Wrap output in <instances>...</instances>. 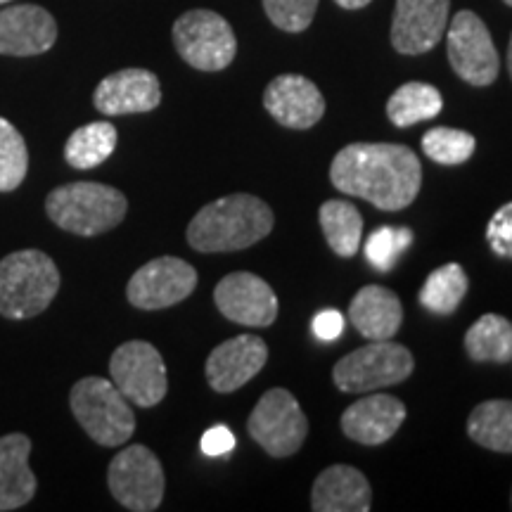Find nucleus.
Masks as SVG:
<instances>
[{
	"label": "nucleus",
	"instance_id": "nucleus-32",
	"mask_svg": "<svg viewBox=\"0 0 512 512\" xmlns=\"http://www.w3.org/2000/svg\"><path fill=\"white\" fill-rule=\"evenodd\" d=\"M264 10L275 27L299 34L311 27L318 0H264Z\"/></svg>",
	"mask_w": 512,
	"mask_h": 512
},
{
	"label": "nucleus",
	"instance_id": "nucleus-20",
	"mask_svg": "<svg viewBox=\"0 0 512 512\" xmlns=\"http://www.w3.org/2000/svg\"><path fill=\"white\" fill-rule=\"evenodd\" d=\"M370 503V482L351 465H332L313 482L311 510L316 512H368Z\"/></svg>",
	"mask_w": 512,
	"mask_h": 512
},
{
	"label": "nucleus",
	"instance_id": "nucleus-25",
	"mask_svg": "<svg viewBox=\"0 0 512 512\" xmlns=\"http://www.w3.org/2000/svg\"><path fill=\"white\" fill-rule=\"evenodd\" d=\"M467 434L475 444L496 453H512V401L494 399L472 408Z\"/></svg>",
	"mask_w": 512,
	"mask_h": 512
},
{
	"label": "nucleus",
	"instance_id": "nucleus-14",
	"mask_svg": "<svg viewBox=\"0 0 512 512\" xmlns=\"http://www.w3.org/2000/svg\"><path fill=\"white\" fill-rule=\"evenodd\" d=\"M451 0H396L392 46L401 55L430 53L448 27Z\"/></svg>",
	"mask_w": 512,
	"mask_h": 512
},
{
	"label": "nucleus",
	"instance_id": "nucleus-17",
	"mask_svg": "<svg viewBox=\"0 0 512 512\" xmlns=\"http://www.w3.org/2000/svg\"><path fill=\"white\" fill-rule=\"evenodd\" d=\"M264 107L271 117L294 131L316 126L325 114V98L306 76L283 74L266 86Z\"/></svg>",
	"mask_w": 512,
	"mask_h": 512
},
{
	"label": "nucleus",
	"instance_id": "nucleus-5",
	"mask_svg": "<svg viewBox=\"0 0 512 512\" xmlns=\"http://www.w3.org/2000/svg\"><path fill=\"white\" fill-rule=\"evenodd\" d=\"M74 418L100 446H121L136 432L131 401L105 377H83L69 394Z\"/></svg>",
	"mask_w": 512,
	"mask_h": 512
},
{
	"label": "nucleus",
	"instance_id": "nucleus-3",
	"mask_svg": "<svg viewBox=\"0 0 512 512\" xmlns=\"http://www.w3.org/2000/svg\"><path fill=\"white\" fill-rule=\"evenodd\" d=\"M126 195L105 183H67L46 197V214L57 228L81 238H95L124 221Z\"/></svg>",
	"mask_w": 512,
	"mask_h": 512
},
{
	"label": "nucleus",
	"instance_id": "nucleus-10",
	"mask_svg": "<svg viewBox=\"0 0 512 512\" xmlns=\"http://www.w3.org/2000/svg\"><path fill=\"white\" fill-rule=\"evenodd\" d=\"M448 62L470 86H491L498 79V50L491 31L472 10H460L446 34Z\"/></svg>",
	"mask_w": 512,
	"mask_h": 512
},
{
	"label": "nucleus",
	"instance_id": "nucleus-23",
	"mask_svg": "<svg viewBox=\"0 0 512 512\" xmlns=\"http://www.w3.org/2000/svg\"><path fill=\"white\" fill-rule=\"evenodd\" d=\"M117 140L119 133L114 124H110V121H93V124L76 128L69 136L67 143H64V159L74 169H95V166L107 162L114 155Z\"/></svg>",
	"mask_w": 512,
	"mask_h": 512
},
{
	"label": "nucleus",
	"instance_id": "nucleus-27",
	"mask_svg": "<svg viewBox=\"0 0 512 512\" xmlns=\"http://www.w3.org/2000/svg\"><path fill=\"white\" fill-rule=\"evenodd\" d=\"M444 110V98L430 83L411 81L396 88L387 102V117L394 126L408 128L439 117Z\"/></svg>",
	"mask_w": 512,
	"mask_h": 512
},
{
	"label": "nucleus",
	"instance_id": "nucleus-11",
	"mask_svg": "<svg viewBox=\"0 0 512 512\" xmlns=\"http://www.w3.org/2000/svg\"><path fill=\"white\" fill-rule=\"evenodd\" d=\"M110 375L114 387L140 408L162 403L169 389L162 354L150 342H140V339L121 344L114 351L110 358Z\"/></svg>",
	"mask_w": 512,
	"mask_h": 512
},
{
	"label": "nucleus",
	"instance_id": "nucleus-12",
	"mask_svg": "<svg viewBox=\"0 0 512 512\" xmlns=\"http://www.w3.org/2000/svg\"><path fill=\"white\" fill-rule=\"evenodd\" d=\"M197 287V271L178 256H159L131 275L126 297L140 311H162L185 302Z\"/></svg>",
	"mask_w": 512,
	"mask_h": 512
},
{
	"label": "nucleus",
	"instance_id": "nucleus-36",
	"mask_svg": "<svg viewBox=\"0 0 512 512\" xmlns=\"http://www.w3.org/2000/svg\"><path fill=\"white\" fill-rule=\"evenodd\" d=\"M335 3L344 10H361V8H366V5L373 3V0H335Z\"/></svg>",
	"mask_w": 512,
	"mask_h": 512
},
{
	"label": "nucleus",
	"instance_id": "nucleus-29",
	"mask_svg": "<svg viewBox=\"0 0 512 512\" xmlns=\"http://www.w3.org/2000/svg\"><path fill=\"white\" fill-rule=\"evenodd\" d=\"M29 171V150L22 133L0 117V192H12L22 185Z\"/></svg>",
	"mask_w": 512,
	"mask_h": 512
},
{
	"label": "nucleus",
	"instance_id": "nucleus-38",
	"mask_svg": "<svg viewBox=\"0 0 512 512\" xmlns=\"http://www.w3.org/2000/svg\"><path fill=\"white\" fill-rule=\"evenodd\" d=\"M503 3H505V5H510V8H512V0H503Z\"/></svg>",
	"mask_w": 512,
	"mask_h": 512
},
{
	"label": "nucleus",
	"instance_id": "nucleus-28",
	"mask_svg": "<svg viewBox=\"0 0 512 512\" xmlns=\"http://www.w3.org/2000/svg\"><path fill=\"white\" fill-rule=\"evenodd\" d=\"M467 275L460 264H446L427 275L420 287V304L437 316H451L458 311L467 294Z\"/></svg>",
	"mask_w": 512,
	"mask_h": 512
},
{
	"label": "nucleus",
	"instance_id": "nucleus-31",
	"mask_svg": "<svg viewBox=\"0 0 512 512\" xmlns=\"http://www.w3.org/2000/svg\"><path fill=\"white\" fill-rule=\"evenodd\" d=\"M413 242V230L411 228H377L375 233H370L366 240V259L368 264L377 268V271L387 273L396 266V261L401 259V254L411 247Z\"/></svg>",
	"mask_w": 512,
	"mask_h": 512
},
{
	"label": "nucleus",
	"instance_id": "nucleus-26",
	"mask_svg": "<svg viewBox=\"0 0 512 512\" xmlns=\"http://www.w3.org/2000/svg\"><path fill=\"white\" fill-rule=\"evenodd\" d=\"M320 228L328 247L337 256L351 259L358 254L363 240V216L347 200H328L320 207Z\"/></svg>",
	"mask_w": 512,
	"mask_h": 512
},
{
	"label": "nucleus",
	"instance_id": "nucleus-39",
	"mask_svg": "<svg viewBox=\"0 0 512 512\" xmlns=\"http://www.w3.org/2000/svg\"><path fill=\"white\" fill-rule=\"evenodd\" d=\"M3 3H10V0H0V5H3Z\"/></svg>",
	"mask_w": 512,
	"mask_h": 512
},
{
	"label": "nucleus",
	"instance_id": "nucleus-7",
	"mask_svg": "<svg viewBox=\"0 0 512 512\" xmlns=\"http://www.w3.org/2000/svg\"><path fill=\"white\" fill-rule=\"evenodd\" d=\"M247 432L271 458H290L309 437V420L287 389L275 387L254 406Z\"/></svg>",
	"mask_w": 512,
	"mask_h": 512
},
{
	"label": "nucleus",
	"instance_id": "nucleus-21",
	"mask_svg": "<svg viewBox=\"0 0 512 512\" xmlns=\"http://www.w3.org/2000/svg\"><path fill=\"white\" fill-rule=\"evenodd\" d=\"M349 323L370 342L392 339L403 325V306L387 287L366 285L351 299Z\"/></svg>",
	"mask_w": 512,
	"mask_h": 512
},
{
	"label": "nucleus",
	"instance_id": "nucleus-4",
	"mask_svg": "<svg viewBox=\"0 0 512 512\" xmlns=\"http://www.w3.org/2000/svg\"><path fill=\"white\" fill-rule=\"evenodd\" d=\"M57 264L41 249H19L0 261V316L34 318L53 304L60 290Z\"/></svg>",
	"mask_w": 512,
	"mask_h": 512
},
{
	"label": "nucleus",
	"instance_id": "nucleus-2",
	"mask_svg": "<svg viewBox=\"0 0 512 512\" xmlns=\"http://www.w3.org/2000/svg\"><path fill=\"white\" fill-rule=\"evenodd\" d=\"M275 216L259 197L238 192L202 207L188 226V245L202 254L240 252L271 235Z\"/></svg>",
	"mask_w": 512,
	"mask_h": 512
},
{
	"label": "nucleus",
	"instance_id": "nucleus-18",
	"mask_svg": "<svg viewBox=\"0 0 512 512\" xmlns=\"http://www.w3.org/2000/svg\"><path fill=\"white\" fill-rule=\"evenodd\" d=\"M57 22L41 5H15L0 10V55L31 57L55 46Z\"/></svg>",
	"mask_w": 512,
	"mask_h": 512
},
{
	"label": "nucleus",
	"instance_id": "nucleus-37",
	"mask_svg": "<svg viewBox=\"0 0 512 512\" xmlns=\"http://www.w3.org/2000/svg\"><path fill=\"white\" fill-rule=\"evenodd\" d=\"M508 72H510V79H512V36H510V46H508Z\"/></svg>",
	"mask_w": 512,
	"mask_h": 512
},
{
	"label": "nucleus",
	"instance_id": "nucleus-13",
	"mask_svg": "<svg viewBox=\"0 0 512 512\" xmlns=\"http://www.w3.org/2000/svg\"><path fill=\"white\" fill-rule=\"evenodd\" d=\"M214 302L223 316L247 328H271L278 318V297L259 275L238 271L216 285Z\"/></svg>",
	"mask_w": 512,
	"mask_h": 512
},
{
	"label": "nucleus",
	"instance_id": "nucleus-6",
	"mask_svg": "<svg viewBox=\"0 0 512 512\" xmlns=\"http://www.w3.org/2000/svg\"><path fill=\"white\" fill-rule=\"evenodd\" d=\"M413 354L392 339L370 342L351 351L332 370V382L344 394H366L401 384L413 375Z\"/></svg>",
	"mask_w": 512,
	"mask_h": 512
},
{
	"label": "nucleus",
	"instance_id": "nucleus-1",
	"mask_svg": "<svg viewBox=\"0 0 512 512\" xmlns=\"http://www.w3.org/2000/svg\"><path fill=\"white\" fill-rule=\"evenodd\" d=\"M330 181L347 197H361L382 211H401L418 197L422 166L406 145L351 143L332 159Z\"/></svg>",
	"mask_w": 512,
	"mask_h": 512
},
{
	"label": "nucleus",
	"instance_id": "nucleus-8",
	"mask_svg": "<svg viewBox=\"0 0 512 512\" xmlns=\"http://www.w3.org/2000/svg\"><path fill=\"white\" fill-rule=\"evenodd\" d=\"M178 55L200 72H221L238 55L233 27L214 10H190L176 19Z\"/></svg>",
	"mask_w": 512,
	"mask_h": 512
},
{
	"label": "nucleus",
	"instance_id": "nucleus-9",
	"mask_svg": "<svg viewBox=\"0 0 512 512\" xmlns=\"http://www.w3.org/2000/svg\"><path fill=\"white\" fill-rule=\"evenodd\" d=\"M107 484L114 501L133 512H152L164 498V470L150 448L143 444L126 446L112 458Z\"/></svg>",
	"mask_w": 512,
	"mask_h": 512
},
{
	"label": "nucleus",
	"instance_id": "nucleus-22",
	"mask_svg": "<svg viewBox=\"0 0 512 512\" xmlns=\"http://www.w3.org/2000/svg\"><path fill=\"white\" fill-rule=\"evenodd\" d=\"M31 439L27 434L0 437V512L27 505L36 494V475L29 467Z\"/></svg>",
	"mask_w": 512,
	"mask_h": 512
},
{
	"label": "nucleus",
	"instance_id": "nucleus-30",
	"mask_svg": "<svg viewBox=\"0 0 512 512\" xmlns=\"http://www.w3.org/2000/svg\"><path fill=\"white\" fill-rule=\"evenodd\" d=\"M477 140L467 131L460 128H430V131L422 136V152L432 159V162L444 164V166H456L465 164L467 159L475 155Z\"/></svg>",
	"mask_w": 512,
	"mask_h": 512
},
{
	"label": "nucleus",
	"instance_id": "nucleus-16",
	"mask_svg": "<svg viewBox=\"0 0 512 512\" xmlns=\"http://www.w3.org/2000/svg\"><path fill=\"white\" fill-rule=\"evenodd\" d=\"M162 102L159 79L147 69H121L100 81L93 93L95 110L105 117H124V114H143L157 110Z\"/></svg>",
	"mask_w": 512,
	"mask_h": 512
},
{
	"label": "nucleus",
	"instance_id": "nucleus-33",
	"mask_svg": "<svg viewBox=\"0 0 512 512\" xmlns=\"http://www.w3.org/2000/svg\"><path fill=\"white\" fill-rule=\"evenodd\" d=\"M486 242L496 256L512 259V202L494 211L486 226Z\"/></svg>",
	"mask_w": 512,
	"mask_h": 512
},
{
	"label": "nucleus",
	"instance_id": "nucleus-24",
	"mask_svg": "<svg viewBox=\"0 0 512 512\" xmlns=\"http://www.w3.org/2000/svg\"><path fill=\"white\" fill-rule=\"evenodd\" d=\"M465 351L475 363H510L512 323L498 313H484L465 332Z\"/></svg>",
	"mask_w": 512,
	"mask_h": 512
},
{
	"label": "nucleus",
	"instance_id": "nucleus-34",
	"mask_svg": "<svg viewBox=\"0 0 512 512\" xmlns=\"http://www.w3.org/2000/svg\"><path fill=\"white\" fill-rule=\"evenodd\" d=\"M200 446H202L204 456H209V458L228 456V453L235 448V434L230 432L226 425L209 427V430L202 434Z\"/></svg>",
	"mask_w": 512,
	"mask_h": 512
},
{
	"label": "nucleus",
	"instance_id": "nucleus-19",
	"mask_svg": "<svg viewBox=\"0 0 512 512\" xmlns=\"http://www.w3.org/2000/svg\"><path fill=\"white\" fill-rule=\"evenodd\" d=\"M406 406L392 394H370L342 413V432L363 446H380L399 432Z\"/></svg>",
	"mask_w": 512,
	"mask_h": 512
},
{
	"label": "nucleus",
	"instance_id": "nucleus-35",
	"mask_svg": "<svg viewBox=\"0 0 512 512\" xmlns=\"http://www.w3.org/2000/svg\"><path fill=\"white\" fill-rule=\"evenodd\" d=\"M344 325H347V320H344L342 313L337 309H325L316 313L311 328L313 335L323 339V342H335V339L344 332Z\"/></svg>",
	"mask_w": 512,
	"mask_h": 512
},
{
	"label": "nucleus",
	"instance_id": "nucleus-15",
	"mask_svg": "<svg viewBox=\"0 0 512 512\" xmlns=\"http://www.w3.org/2000/svg\"><path fill=\"white\" fill-rule=\"evenodd\" d=\"M268 361V347L259 335H240L228 339L207 358V382L214 392L233 394L259 375Z\"/></svg>",
	"mask_w": 512,
	"mask_h": 512
}]
</instances>
